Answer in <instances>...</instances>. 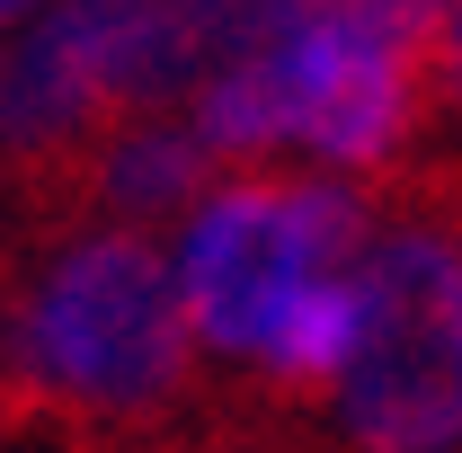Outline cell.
<instances>
[{
    "label": "cell",
    "instance_id": "13",
    "mask_svg": "<svg viewBox=\"0 0 462 453\" xmlns=\"http://www.w3.org/2000/svg\"><path fill=\"white\" fill-rule=\"evenodd\" d=\"M0 427H9V418H0Z\"/></svg>",
    "mask_w": 462,
    "mask_h": 453
},
{
    "label": "cell",
    "instance_id": "5",
    "mask_svg": "<svg viewBox=\"0 0 462 453\" xmlns=\"http://www.w3.org/2000/svg\"><path fill=\"white\" fill-rule=\"evenodd\" d=\"M54 18L107 116L170 107L205 71V27L187 0H54Z\"/></svg>",
    "mask_w": 462,
    "mask_h": 453
},
{
    "label": "cell",
    "instance_id": "6",
    "mask_svg": "<svg viewBox=\"0 0 462 453\" xmlns=\"http://www.w3.org/2000/svg\"><path fill=\"white\" fill-rule=\"evenodd\" d=\"M98 125H116V116L98 107V89H89V71L71 54L62 18L45 9L36 36H18L0 54V152H18V161H71V152L98 143Z\"/></svg>",
    "mask_w": 462,
    "mask_h": 453
},
{
    "label": "cell",
    "instance_id": "2",
    "mask_svg": "<svg viewBox=\"0 0 462 453\" xmlns=\"http://www.w3.org/2000/svg\"><path fill=\"white\" fill-rule=\"evenodd\" d=\"M365 249H374L365 187H338V178H240V187H214L196 205L187 240H178V267H170L187 338L258 365L276 320L311 284L356 276Z\"/></svg>",
    "mask_w": 462,
    "mask_h": 453
},
{
    "label": "cell",
    "instance_id": "11",
    "mask_svg": "<svg viewBox=\"0 0 462 453\" xmlns=\"http://www.w3.org/2000/svg\"><path fill=\"white\" fill-rule=\"evenodd\" d=\"M27 9H45V0H0V27H9V18H27Z\"/></svg>",
    "mask_w": 462,
    "mask_h": 453
},
{
    "label": "cell",
    "instance_id": "1",
    "mask_svg": "<svg viewBox=\"0 0 462 453\" xmlns=\"http://www.w3.org/2000/svg\"><path fill=\"white\" fill-rule=\"evenodd\" d=\"M187 311L161 240L143 231H89L45 258V276L9 311V365H0V418H45L71 436H125L161 427L187 400Z\"/></svg>",
    "mask_w": 462,
    "mask_h": 453
},
{
    "label": "cell",
    "instance_id": "9",
    "mask_svg": "<svg viewBox=\"0 0 462 453\" xmlns=\"http://www.w3.org/2000/svg\"><path fill=\"white\" fill-rule=\"evenodd\" d=\"M338 9L374 36V45H392L401 62L427 54V36H436V18H445V0H338Z\"/></svg>",
    "mask_w": 462,
    "mask_h": 453
},
{
    "label": "cell",
    "instance_id": "10",
    "mask_svg": "<svg viewBox=\"0 0 462 453\" xmlns=\"http://www.w3.org/2000/svg\"><path fill=\"white\" fill-rule=\"evenodd\" d=\"M427 71H436V98L462 116V0H445V18L427 36Z\"/></svg>",
    "mask_w": 462,
    "mask_h": 453
},
{
    "label": "cell",
    "instance_id": "12",
    "mask_svg": "<svg viewBox=\"0 0 462 453\" xmlns=\"http://www.w3.org/2000/svg\"><path fill=\"white\" fill-rule=\"evenodd\" d=\"M454 267H462V249H454Z\"/></svg>",
    "mask_w": 462,
    "mask_h": 453
},
{
    "label": "cell",
    "instance_id": "8",
    "mask_svg": "<svg viewBox=\"0 0 462 453\" xmlns=\"http://www.w3.org/2000/svg\"><path fill=\"white\" fill-rule=\"evenodd\" d=\"M356 338H365V293H356V276L311 284L285 320H276V338H267V356H258V374H267L285 400H320V392H338Z\"/></svg>",
    "mask_w": 462,
    "mask_h": 453
},
{
    "label": "cell",
    "instance_id": "3",
    "mask_svg": "<svg viewBox=\"0 0 462 453\" xmlns=\"http://www.w3.org/2000/svg\"><path fill=\"white\" fill-rule=\"evenodd\" d=\"M365 338L346 356L338 436L356 453H462V267L436 223H409L356 258Z\"/></svg>",
    "mask_w": 462,
    "mask_h": 453
},
{
    "label": "cell",
    "instance_id": "4",
    "mask_svg": "<svg viewBox=\"0 0 462 453\" xmlns=\"http://www.w3.org/2000/svg\"><path fill=\"white\" fill-rule=\"evenodd\" d=\"M409 116H418V62L374 45L329 0V27L311 45V89H302V134L293 143H311L338 170H383L409 143Z\"/></svg>",
    "mask_w": 462,
    "mask_h": 453
},
{
    "label": "cell",
    "instance_id": "7",
    "mask_svg": "<svg viewBox=\"0 0 462 453\" xmlns=\"http://www.w3.org/2000/svg\"><path fill=\"white\" fill-rule=\"evenodd\" d=\"M89 196L107 205V214H134V223H152V214H178V205H205V187H214V152L187 134V125H161V116H134V125H116L107 143L89 152Z\"/></svg>",
    "mask_w": 462,
    "mask_h": 453
}]
</instances>
